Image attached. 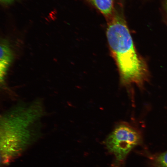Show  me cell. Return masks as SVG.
<instances>
[{"instance_id":"cell-5","label":"cell","mask_w":167,"mask_h":167,"mask_svg":"<svg viewBox=\"0 0 167 167\" xmlns=\"http://www.w3.org/2000/svg\"><path fill=\"white\" fill-rule=\"evenodd\" d=\"M154 164V167H167V151L157 156Z\"/></svg>"},{"instance_id":"cell-2","label":"cell","mask_w":167,"mask_h":167,"mask_svg":"<svg viewBox=\"0 0 167 167\" xmlns=\"http://www.w3.org/2000/svg\"><path fill=\"white\" fill-rule=\"evenodd\" d=\"M140 139V136L135 130L128 125L121 124L117 126L108 136L105 145L117 161L121 162Z\"/></svg>"},{"instance_id":"cell-7","label":"cell","mask_w":167,"mask_h":167,"mask_svg":"<svg viewBox=\"0 0 167 167\" xmlns=\"http://www.w3.org/2000/svg\"><path fill=\"white\" fill-rule=\"evenodd\" d=\"M165 7L167 12V0H165Z\"/></svg>"},{"instance_id":"cell-4","label":"cell","mask_w":167,"mask_h":167,"mask_svg":"<svg viewBox=\"0 0 167 167\" xmlns=\"http://www.w3.org/2000/svg\"><path fill=\"white\" fill-rule=\"evenodd\" d=\"M0 70L7 71L13 59V55L7 41H1L0 43Z\"/></svg>"},{"instance_id":"cell-1","label":"cell","mask_w":167,"mask_h":167,"mask_svg":"<svg viewBox=\"0 0 167 167\" xmlns=\"http://www.w3.org/2000/svg\"><path fill=\"white\" fill-rule=\"evenodd\" d=\"M121 8L115 9L109 19L106 36L122 82L140 85L148 76L147 66L138 54Z\"/></svg>"},{"instance_id":"cell-6","label":"cell","mask_w":167,"mask_h":167,"mask_svg":"<svg viewBox=\"0 0 167 167\" xmlns=\"http://www.w3.org/2000/svg\"><path fill=\"white\" fill-rule=\"evenodd\" d=\"M15 0H1L3 2L5 3H8L11 2Z\"/></svg>"},{"instance_id":"cell-3","label":"cell","mask_w":167,"mask_h":167,"mask_svg":"<svg viewBox=\"0 0 167 167\" xmlns=\"http://www.w3.org/2000/svg\"><path fill=\"white\" fill-rule=\"evenodd\" d=\"M95 8L109 19L115 10V0H86Z\"/></svg>"}]
</instances>
